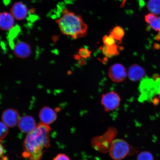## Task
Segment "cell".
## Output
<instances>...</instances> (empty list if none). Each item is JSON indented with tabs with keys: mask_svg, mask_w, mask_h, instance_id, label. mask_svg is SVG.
<instances>
[{
	"mask_svg": "<svg viewBox=\"0 0 160 160\" xmlns=\"http://www.w3.org/2000/svg\"><path fill=\"white\" fill-rule=\"evenodd\" d=\"M136 152L135 148L122 139H115L109 150V154L114 160H122Z\"/></svg>",
	"mask_w": 160,
	"mask_h": 160,
	"instance_id": "cell-4",
	"label": "cell"
},
{
	"mask_svg": "<svg viewBox=\"0 0 160 160\" xmlns=\"http://www.w3.org/2000/svg\"><path fill=\"white\" fill-rule=\"evenodd\" d=\"M147 8L151 13L156 15H160V0H149Z\"/></svg>",
	"mask_w": 160,
	"mask_h": 160,
	"instance_id": "cell-17",
	"label": "cell"
},
{
	"mask_svg": "<svg viewBox=\"0 0 160 160\" xmlns=\"http://www.w3.org/2000/svg\"><path fill=\"white\" fill-rule=\"evenodd\" d=\"M137 160H154L152 155L148 151H143L138 155Z\"/></svg>",
	"mask_w": 160,
	"mask_h": 160,
	"instance_id": "cell-19",
	"label": "cell"
},
{
	"mask_svg": "<svg viewBox=\"0 0 160 160\" xmlns=\"http://www.w3.org/2000/svg\"><path fill=\"white\" fill-rule=\"evenodd\" d=\"M117 133V130L115 128H109L103 135L93 138L91 141L92 147L100 152H109Z\"/></svg>",
	"mask_w": 160,
	"mask_h": 160,
	"instance_id": "cell-3",
	"label": "cell"
},
{
	"mask_svg": "<svg viewBox=\"0 0 160 160\" xmlns=\"http://www.w3.org/2000/svg\"><path fill=\"white\" fill-rule=\"evenodd\" d=\"M56 22L62 34L69 36L74 39L87 35V26L81 16L76 15L67 8L62 9L59 18Z\"/></svg>",
	"mask_w": 160,
	"mask_h": 160,
	"instance_id": "cell-2",
	"label": "cell"
},
{
	"mask_svg": "<svg viewBox=\"0 0 160 160\" xmlns=\"http://www.w3.org/2000/svg\"><path fill=\"white\" fill-rule=\"evenodd\" d=\"M125 35L124 30L121 27L117 26L110 32V35L115 40L121 41Z\"/></svg>",
	"mask_w": 160,
	"mask_h": 160,
	"instance_id": "cell-18",
	"label": "cell"
},
{
	"mask_svg": "<svg viewBox=\"0 0 160 160\" xmlns=\"http://www.w3.org/2000/svg\"><path fill=\"white\" fill-rule=\"evenodd\" d=\"M20 119L18 112L13 108L5 110L2 115V122L9 128L16 127L18 124Z\"/></svg>",
	"mask_w": 160,
	"mask_h": 160,
	"instance_id": "cell-8",
	"label": "cell"
},
{
	"mask_svg": "<svg viewBox=\"0 0 160 160\" xmlns=\"http://www.w3.org/2000/svg\"><path fill=\"white\" fill-rule=\"evenodd\" d=\"M13 52L16 57L25 59L29 57L31 53L30 46L24 42H18L13 48Z\"/></svg>",
	"mask_w": 160,
	"mask_h": 160,
	"instance_id": "cell-12",
	"label": "cell"
},
{
	"mask_svg": "<svg viewBox=\"0 0 160 160\" xmlns=\"http://www.w3.org/2000/svg\"><path fill=\"white\" fill-rule=\"evenodd\" d=\"M1 135H0V137H1V141L2 140L5 139V138L7 137L8 133V129L7 126L4 123L2 122H1Z\"/></svg>",
	"mask_w": 160,
	"mask_h": 160,
	"instance_id": "cell-22",
	"label": "cell"
},
{
	"mask_svg": "<svg viewBox=\"0 0 160 160\" xmlns=\"http://www.w3.org/2000/svg\"><path fill=\"white\" fill-rule=\"evenodd\" d=\"M158 95L159 98L160 99V91H159V92L158 93Z\"/></svg>",
	"mask_w": 160,
	"mask_h": 160,
	"instance_id": "cell-25",
	"label": "cell"
},
{
	"mask_svg": "<svg viewBox=\"0 0 160 160\" xmlns=\"http://www.w3.org/2000/svg\"><path fill=\"white\" fill-rule=\"evenodd\" d=\"M53 160H71L68 156L65 154H59L53 159Z\"/></svg>",
	"mask_w": 160,
	"mask_h": 160,
	"instance_id": "cell-23",
	"label": "cell"
},
{
	"mask_svg": "<svg viewBox=\"0 0 160 160\" xmlns=\"http://www.w3.org/2000/svg\"><path fill=\"white\" fill-rule=\"evenodd\" d=\"M145 20L152 28L160 33V16L158 17L150 13L145 16Z\"/></svg>",
	"mask_w": 160,
	"mask_h": 160,
	"instance_id": "cell-15",
	"label": "cell"
},
{
	"mask_svg": "<svg viewBox=\"0 0 160 160\" xmlns=\"http://www.w3.org/2000/svg\"><path fill=\"white\" fill-rule=\"evenodd\" d=\"M109 77L114 82L119 83L124 81L127 77V70L120 63H116L111 66L108 71Z\"/></svg>",
	"mask_w": 160,
	"mask_h": 160,
	"instance_id": "cell-7",
	"label": "cell"
},
{
	"mask_svg": "<svg viewBox=\"0 0 160 160\" xmlns=\"http://www.w3.org/2000/svg\"><path fill=\"white\" fill-rule=\"evenodd\" d=\"M139 91L141 93L140 99L141 101H147L152 98L154 95H156L154 80L145 78L140 83Z\"/></svg>",
	"mask_w": 160,
	"mask_h": 160,
	"instance_id": "cell-6",
	"label": "cell"
},
{
	"mask_svg": "<svg viewBox=\"0 0 160 160\" xmlns=\"http://www.w3.org/2000/svg\"><path fill=\"white\" fill-rule=\"evenodd\" d=\"M92 52L89 50L82 48H80L78 52L79 56L82 58H87L91 57Z\"/></svg>",
	"mask_w": 160,
	"mask_h": 160,
	"instance_id": "cell-21",
	"label": "cell"
},
{
	"mask_svg": "<svg viewBox=\"0 0 160 160\" xmlns=\"http://www.w3.org/2000/svg\"><path fill=\"white\" fill-rule=\"evenodd\" d=\"M102 40L105 46H110L116 44L115 40L111 35L104 36Z\"/></svg>",
	"mask_w": 160,
	"mask_h": 160,
	"instance_id": "cell-20",
	"label": "cell"
},
{
	"mask_svg": "<svg viewBox=\"0 0 160 160\" xmlns=\"http://www.w3.org/2000/svg\"><path fill=\"white\" fill-rule=\"evenodd\" d=\"M102 51L104 55L108 58H111L119 54V51L117 45L110 46H104Z\"/></svg>",
	"mask_w": 160,
	"mask_h": 160,
	"instance_id": "cell-16",
	"label": "cell"
},
{
	"mask_svg": "<svg viewBox=\"0 0 160 160\" xmlns=\"http://www.w3.org/2000/svg\"><path fill=\"white\" fill-rule=\"evenodd\" d=\"M4 148L2 144H1V157L2 158L3 157L4 153Z\"/></svg>",
	"mask_w": 160,
	"mask_h": 160,
	"instance_id": "cell-24",
	"label": "cell"
},
{
	"mask_svg": "<svg viewBox=\"0 0 160 160\" xmlns=\"http://www.w3.org/2000/svg\"><path fill=\"white\" fill-rule=\"evenodd\" d=\"M28 9L26 6L21 2L14 4L11 9V13L14 19L21 21L27 18L28 14Z\"/></svg>",
	"mask_w": 160,
	"mask_h": 160,
	"instance_id": "cell-11",
	"label": "cell"
},
{
	"mask_svg": "<svg viewBox=\"0 0 160 160\" xmlns=\"http://www.w3.org/2000/svg\"><path fill=\"white\" fill-rule=\"evenodd\" d=\"M18 126L21 131L25 133H28L34 130L37 125L32 117L26 115L20 118Z\"/></svg>",
	"mask_w": 160,
	"mask_h": 160,
	"instance_id": "cell-10",
	"label": "cell"
},
{
	"mask_svg": "<svg viewBox=\"0 0 160 160\" xmlns=\"http://www.w3.org/2000/svg\"><path fill=\"white\" fill-rule=\"evenodd\" d=\"M15 24L14 18L11 13L3 12L0 15V26L2 30L5 31L11 29Z\"/></svg>",
	"mask_w": 160,
	"mask_h": 160,
	"instance_id": "cell-14",
	"label": "cell"
},
{
	"mask_svg": "<svg viewBox=\"0 0 160 160\" xmlns=\"http://www.w3.org/2000/svg\"><path fill=\"white\" fill-rule=\"evenodd\" d=\"M39 117L41 122L49 125L54 122L57 119V112L49 107H44L40 110Z\"/></svg>",
	"mask_w": 160,
	"mask_h": 160,
	"instance_id": "cell-9",
	"label": "cell"
},
{
	"mask_svg": "<svg viewBox=\"0 0 160 160\" xmlns=\"http://www.w3.org/2000/svg\"><path fill=\"white\" fill-rule=\"evenodd\" d=\"M121 99L119 96L114 91L109 92L102 96L101 104L105 111H114L118 107Z\"/></svg>",
	"mask_w": 160,
	"mask_h": 160,
	"instance_id": "cell-5",
	"label": "cell"
},
{
	"mask_svg": "<svg viewBox=\"0 0 160 160\" xmlns=\"http://www.w3.org/2000/svg\"><path fill=\"white\" fill-rule=\"evenodd\" d=\"M50 131L48 125L41 122L34 130L28 133L23 142V157L29 160H41L44 149L50 145Z\"/></svg>",
	"mask_w": 160,
	"mask_h": 160,
	"instance_id": "cell-1",
	"label": "cell"
},
{
	"mask_svg": "<svg viewBox=\"0 0 160 160\" xmlns=\"http://www.w3.org/2000/svg\"><path fill=\"white\" fill-rule=\"evenodd\" d=\"M146 72L144 69L137 64H133L129 68L128 76L129 79L133 82H137L144 78Z\"/></svg>",
	"mask_w": 160,
	"mask_h": 160,
	"instance_id": "cell-13",
	"label": "cell"
}]
</instances>
